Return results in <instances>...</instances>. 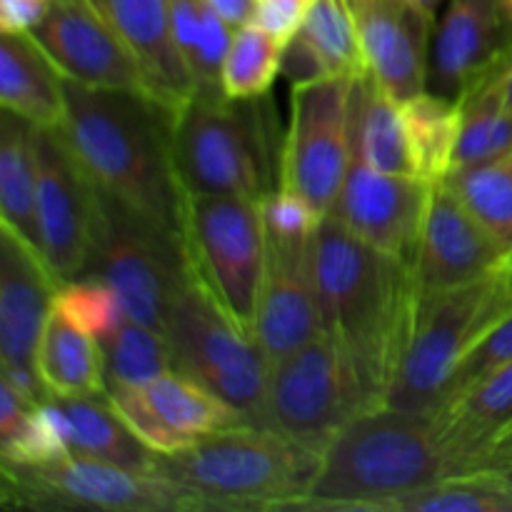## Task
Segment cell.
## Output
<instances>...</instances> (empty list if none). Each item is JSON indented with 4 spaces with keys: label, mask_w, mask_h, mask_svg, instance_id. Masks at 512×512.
<instances>
[{
    "label": "cell",
    "mask_w": 512,
    "mask_h": 512,
    "mask_svg": "<svg viewBox=\"0 0 512 512\" xmlns=\"http://www.w3.org/2000/svg\"><path fill=\"white\" fill-rule=\"evenodd\" d=\"M310 275L325 330L343 340L380 408L413 328V268L355 238L335 215H325L310 240Z\"/></svg>",
    "instance_id": "obj_1"
},
{
    "label": "cell",
    "mask_w": 512,
    "mask_h": 512,
    "mask_svg": "<svg viewBox=\"0 0 512 512\" xmlns=\"http://www.w3.org/2000/svg\"><path fill=\"white\" fill-rule=\"evenodd\" d=\"M60 135L90 180L180 235L185 190L173 158L175 113L150 95L105 90L63 78Z\"/></svg>",
    "instance_id": "obj_2"
},
{
    "label": "cell",
    "mask_w": 512,
    "mask_h": 512,
    "mask_svg": "<svg viewBox=\"0 0 512 512\" xmlns=\"http://www.w3.org/2000/svg\"><path fill=\"white\" fill-rule=\"evenodd\" d=\"M453 478L438 420L380 408L350 420L325 448L310 495L295 510H385L403 495Z\"/></svg>",
    "instance_id": "obj_3"
},
{
    "label": "cell",
    "mask_w": 512,
    "mask_h": 512,
    "mask_svg": "<svg viewBox=\"0 0 512 512\" xmlns=\"http://www.w3.org/2000/svg\"><path fill=\"white\" fill-rule=\"evenodd\" d=\"M320 463L323 453L278 430L240 425L173 455L155 453L150 473L178 485L198 510H295Z\"/></svg>",
    "instance_id": "obj_4"
},
{
    "label": "cell",
    "mask_w": 512,
    "mask_h": 512,
    "mask_svg": "<svg viewBox=\"0 0 512 512\" xmlns=\"http://www.w3.org/2000/svg\"><path fill=\"white\" fill-rule=\"evenodd\" d=\"M510 308V255L498 270L463 288L433 295L418 293L408 345L385 405L433 415L460 360Z\"/></svg>",
    "instance_id": "obj_5"
},
{
    "label": "cell",
    "mask_w": 512,
    "mask_h": 512,
    "mask_svg": "<svg viewBox=\"0 0 512 512\" xmlns=\"http://www.w3.org/2000/svg\"><path fill=\"white\" fill-rule=\"evenodd\" d=\"M253 103L195 93L175 115L173 158L185 193L265 200L278 190L280 160Z\"/></svg>",
    "instance_id": "obj_6"
},
{
    "label": "cell",
    "mask_w": 512,
    "mask_h": 512,
    "mask_svg": "<svg viewBox=\"0 0 512 512\" xmlns=\"http://www.w3.org/2000/svg\"><path fill=\"white\" fill-rule=\"evenodd\" d=\"M180 238L190 275L208 290L240 333L255 338V315L268 260L263 200L185 193Z\"/></svg>",
    "instance_id": "obj_7"
},
{
    "label": "cell",
    "mask_w": 512,
    "mask_h": 512,
    "mask_svg": "<svg viewBox=\"0 0 512 512\" xmlns=\"http://www.w3.org/2000/svg\"><path fill=\"white\" fill-rule=\"evenodd\" d=\"M85 275L115 290L125 318L165 335L170 303L188 280L183 238L95 185V228Z\"/></svg>",
    "instance_id": "obj_8"
},
{
    "label": "cell",
    "mask_w": 512,
    "mask_h": 512,
    "mask_svg": "<svg viewBox=\"0 0 512 512\" xmlns=\"http://www.w3.org/2000/svg\"><path fill=\"white\" fill-rule=\"evenodd\" d=\"M165 338L173 353V370L193 378L238 408L250 423L265 428L270 360L258 340L230 323L193 275L170 303Z\"/></svg>",
    "instance_id": "obj_9"
},
{
    "label": "cell",
    "mask_w": 512,
    "mask_h": 512,
    "mask_svg": "<svg viewBox=\"0 0 512 512\" xmlns=\"http://www.w3.org/2000/svg\"><path fill=\"white\" fill-rule=\"evenodd\" d=\"M370 398L355 360L338 335L328 333L270 365L265 428L325 453L335 435L365 410Z\"/></svg>",
    "instance_id": "obj_10"
},
{
    "label": "cell",
    "mask_w": 512,
    "mask_h": 512,
    "mask_svg": "<svg viewBox=\"0 0 512 512\" xmlns=\"http://www.w3.org/2000/svg\"><path fill=\"white\" fill-rule=\"evenodd\" d=\"M5 505L35 510L193 512V498L155 473L123 468L88 455L40 465L3 463Z\"/></svg>",
    "instance_id": "obj_11"
},
{
    "label": "cell",
    "mask_w": 512,
    "mask_h": 512,
    "mask_svg": "<svg viewBox=\"0 0 512 512\" xmlns=\"http://www.w3.org/2000/svg\"><path fill=\"white\" fill-rule=\"evenodd\" d=\"M350 88L353 78H325L295 85L290 123L280 143V185L330 215L343 190L350 140Z\"/></svg>",
    "instance_id": "obj_12"
},
{
    "label": "cell",
    "mask_w": 512,
    "mask_h": 512,
    "mask_svg": "<svg viewBox=\"0 0 512 512\" xmlns=\"http://www.w3.org/2000/svg\"><path fill=\"white\" fill-rule=\"evenodd\" d=\"M35 213L40 255L58 283L83 278L93 250L95 183L85 175L60 130L35 128Z\"/></svg>",
    "instance_id": "obj_13"
},
{
    "label": "cell",
    "mask_w": 512,
    "mask_h": 512,
    "mask_svg": "<svg viewBox=\"0 0 512 512\" xmlns=\"http://www.w3.org/2000/svg\"><path fill=\"white\" fill-rule=\"evenodd\" d=\"M108 400L130 433L158 455H173L198 440L253 425L238 408L178 370L140 388H113Z\"/></svg>",
    "instance_id": "obj_14"
},
{
    "label": "cell",
    "mask_w": 512,
    "mask_h": 512,
    "mask_svg": "<svg viewBox=\"0 0 512 512\" xmlns=\"http://www.w3.org/2000/svg\"><path fill=\"white\" fill-rule=\"evenodd\" d=\"M58 278L43 255L20 235L0 230V373L20 395L48 400L38 373L35 350L53 308Z\"/></svg>",
    "instance_id": "obj_15"
},
{
    "label": "cell",
    "mask_w": 512,
    "mask_h": 512,
    "mask_svg": "<svg viewBox=\"0 0 512 512\" xmlns=\"http://www.w3.org/2000/svg\"><path fill=\"white\" fill-rule=\"evenodd\" d=\"M28 35L63 78L90 88L150 95L138 60L93 0H53Z\"/></svg>",
    "instance_id": "obj_16"
},
{
    "label": "cell",
    "mask_w": 512,
    "mask_h": 512,
    "mask_svg": "<svg viewBox=\"0 0 512 512\" xmlns=\"http://www.w3.org/2000/svg\"><path fill=\"white\" fill-rule=\"evenodd\" d=\"M430 188L433 183L428 180L383 173L353 155L330 215L355 238L413 268Z\"/></svg>",
    "instance_id": "obj_17"
},
{
    "label": "cell",
    "mask_w": 512,
    "mask_h": 512,
    "mask_svg": "<svg viewBox=\"0 0 512 512\" xmlns=\"http://www.w3.org/2000/svg\"><path fill=\"white\" fill-rule=\"evenodd\" d=\"M508 260V250L470 215L445 180L430 188L423 233L413 263L418 293L433 295L485 278Z\"/></svg>",
    "instance_id": "obj_18"
},
{
    "label": "cell",
    "mask_w": 512,
    "mask_h": 512,
    "mask_svg": "<svg viewBox=\"0 0 512 512\" xmlns=\"http://www.w3.org/2000/svg\"><path fill=\"white\" fill-rule=\"evenodd\" d=\"M370 73L398 103L423 93L428 83L433 8L420 0H345Z\"/></svg>",
    "instance_id": "obj_19"
},
{
    "label": "cell",
    "mask_w": 512,
    "mask_h": 512,
    "mask_svg": "<svg viewBox=\"0 0 512 512\" xmlns=\"http://www.w3.org/2000/svg\"><path fill=\"white\" fill-rule=\"evenodd\" d=\"M512 50V15L503 0H450L430 45L425 90L458 100L503 65Z\"/></svg>",
    "instance_id": "obj_20"
},
{
    "label": "cell",
    "mask_w": 512,
    "mask_h": 512,
    "mask_svg": "<svg viewBox=\"0 0 512 512\" xmlns=\"http://www.w3.org/2000/svg\"><path fill=\"white\" fill-rule=\"evenodd\" d=\"M310 240H278L268 235V260L255 315V340L270 365L288 358L325 333L323 313L310 275Z\"/></svg>",
    "instance_id": "obj_21"
},
{
    "label": "cell",
    "mask_w": 512,
    "mask_h": 512,
    "mask_svg": "<svg viewBox=\"0 0 512 512\" xmlns=\"http://www.w3.org/2000/svg\"><path fill=\"white\" fill-rule=\"evenodd\" d=\"M458 475L495 473L512 455V363L435 413Z\"/></svg>",
    "instance_id": "obj_22"
},
{
    "label": "cell",
    "mask_w": 512,
    "mask_h": 512,
    "mask_svg": "<svg viewBox=\"0 0 512 512\" xmlns=\"http://www.w3.org/2000/svg\"><path fill=\"white\" fill-rule=\"evenodd\" d=\"M138 60L150 98L178 115L198 93L170 23V0H93Z\"/></svg>",
    "instance_id": "obj_23"
},
{
    "label": "cell",
    "mask_w": 512,
    "mask_h": 512,
    "mask_svg": "<svg viewBox=\"0 0 512 512\" xmlns=\"http://www.w3.org/2000/svg\"><path fill=\"white\" fill-rule=\"evenodd\" d=\"M350 140L355 158L370 168L418 178L403 105L370 70L353 78L350 88Z\"/></svg>",
    "instance_id": "obj_24"
},
{
    "label": "cell",
    "mask_w": 512,
    "mask_h": 512,
    "mask_svg": "<svg viewBox=\"0 0 512 512\" xmlns=\"http://www.w3.org/2000/svg\"><path fill=\"white\" fill-rule=\"evenodd\" d=\"M0 103L35 128L60 130L63 125V75L28 33L0 38Z\"/></svg>",
    "instance_id": "obj_25"
},
{
    "label": "cell",
    "mask_w": 512,
    "mask_h": 512,
    "mask_svg": "<svg viewBox=\"0 0 512 512\" xmlns=\"http://www.w3.org/2000/svg\"><path fill=\"white\" fill-rule=\"evenodd\" d=\"M35 373L50 398H105V358L100 340L50 308L35 350Z\"/></svg>",
    "instance_id": "obj_26"
},
{
    "label": "cell",
    "mask_w": 512,
    "mask_h": 512,
    "mask_svg": "<svg viewBox=\"0 0 512 512\" xmlns=\"http://www.w3.org/2000/svg\"><path fill=\"white\" fill-rule=\"evenodd\" d=\"M68 415L70 450L75 455L108 460L123 468L150 473L155 453H150L115 413L105 398H55Z\"/></svg>",
    "instance_id": "obj_27"
},
{
    "label": "cell",
    "mask_w": 512,
    "mask_h": 512,
    "mask_svg": "<svg viewBox=\"0 0 512 512\" xmlns=\"http://www.w3.org/2000/svg\"><path fill=\"white\" fill-rule=\"evenodd\" d=\"M0 213L3 225L40 253L35 213V158L28 120L3 110L0 123Z\"/></svg>",
    "instance_id": "obj_28"
},
{
    "label": "cell",
    "mask_w": 512,
    "mask_h": 512,
    "mask_svg": "<svg viewBox=\"0 0 512 512\" xmlns=\"http://www.w3.org/2000/svg\"><path fill=\"white\" fill-rule=\"evenodd\" d=\"M458 105L460 130L450 173L512 155V113L500 93L498 70L460 95Z\"/></svg>",
    "instance_id": "obj_29"
},
{
    "label": "cell",
    "mask_w": 512,
    "mask_h": 512,
    "mask_svg": "<svg viewBox=\"0 0 512 512\" xmlns=\"http://www.w3.org/2000/svg\"><path fill=\"white\" fill-rule=\"evenodd\" d=\"M403 113L408 123L418 178L438 183L450 173L460 130V105L445 95L423 90L405 100Z\"/></svg>",
    "instance_id": "obj_30"
},
{
    "label": "cell",
    "mask_w": 512,
    "mask_h": 512,
    "mask_svg": "<svg viewBox=\"0 0 512 512\" xmlns=\"http://www.w3.org/2000/svg\"><path fill=\"white\" fill-rule=\"evenodd\" d=\"M460 203L512 255V155L445 175Z\"/></svg>",
    "instance_id": "obj_31"
},
{
    "label": "cell",
    "mask_w": 512,
    "mask_h": 512,
    "mask_svg": "<svg viewBox=\"0 0 512 512\" xmlns=\"http://www.w3.org/2000/svg\"><path fill=\"white\" fill-rule=\"evenodd\" d=\"M105 358L108 390L140 388L158 375L173 370V353L163 333L125 318L100 343Z\"/></svg>",
    "instance_id": "obj_32"
},
{
    "label": "cell",
    "mask_w": 512,
    "mask_h": 512,
    "mask_svg": "<svg viewBox=\"0 0 512 512\" xmlns=\"http://www.w3.org/2000/svg\"><path fill=\"white\" fill-rule=\"evenodd\" d=\"M283 48L275 35L260 28L258 23H245L233 30L228 55H225L220 88L228 100L263 98L280 73Z\"/></svg>",
    "instance_id": "obj_33"
},
{
    "label": "cell",
    "mask_w": 512,
    "mask_h": 512,
    "mask_svg": "<svg viewBox=\"0 0 512 512\" xmlns=\"http://www.w3.org/2000/svg\"><path fill=\"white\" fill-rule=\"evenodd\" d=\"M388 512H512V485L495 473L458 475L393 500Z\"/></svg>",
    "instance_id": "obj_34"
},
{
    "label": "cell",
    "mask_w": 512,
    "mask_h": 512,
    "mask_svg": "<svg viewBox=\"0 0 512 512\" xmlns=\"http://www.w3.org/2000/svg\"><path fill=\"white\" fill-rule=\"evenodd\" d=\"M298 33L318 50L333 78H358L370 70L345 0H315Z\"/></svg>",
    "instance_id": "obj_35"
},
{
    "label": "cell",
    "mask_w": 512,
    "mask_h": 512,
    "mask_svg": "<svg viewBox=\"0 0 512 512\" xmlns=\"http://www.w3.org/2000/svg\"><path fill=\"white\" fill-rule=\"evenodd\" d=\"M3 463L10 465H40L68 458L70 425L68 415L55 398L43 400L30 410L25 423L10 438L0 440Z\"/></svg>",
    "instance_id": "obj_36"
},
{
    "label": "cell",
    "mask_w": 512,
    "mask_h": 512,
    "mask_svg": "<svg viewBox=\"0 0 512 512\" xmlns=\"http://www.w3.org/2000/svg\"><path fill=\"white\" fill-rule=\"evenodd\" d=\"M53 308H58L70 323L98 338L100 343L125 320V310L115 290L90 275L60 283L55 290Z\"/></svg>",
    "instance_id": "obj_37"
},
{
    "label": "cell",
    "mask_w": 512,
    "mask_h": 512,
    "mask_svg": "<svg viewBox=\"0 0 512 512\" xmlns=\"http://www.w3.org/2000/svg\"><path fill=\"white\" fill-rule=\"evenodd\" d=\"M508 363H512V308L473 345V348H470V353L460 360V365L455 368V373L450 375L448 385H445L438 410L448 408V405L455 403L460 395H465L470 388H475L480 380H485L488 375H493L495 370H500ZM438 410H435V413H438Z\"/></svg>",
    "instance_id": "obj_38"
},
{
    "label": "cell",
    "mask_w": 512,
    "mask_h": 512,
    "mask_svg": "<svg viewBox=\"0 0 512 512\" xmlns=\"http://www.w3.org/2000/svg\"><path fill=\"white\" fill-rule=\"evenodd\" d=\"M265 230L278 240H310L323 223V215L293 190L278 188L263 200Z\"/></svg>",
    "instance_id": "obj_39"
},
{
    "label": "cell",
    "mask_w": 512,
    "mask_h": 512,
    "mask_svg": "<svg viewBox=\"0 0 512 512\" xmlns=\"http://www.w3.org/2000/svg\"><path fill=\"white\" fill-rule=\"evenodd\" d=\"M313 3L315 0H258L253 23H258L285 45L290 38H295Z\"/></svg>",
    "instance_id": "obj_40"
},
{
    "label": "cell",
    "mask_w": 512,
    "mask_h": 512,
    "mask_svg": "<svg viewBox=\"0 0 512 512\" xmlns=\"http://www.w3.org/2000/svg\"><path fill=\"white\" fill-rule=\"evenodd\" d=\"M280 73L295 85L315 83V80L333 78L325 65V60L320 58L318 50L310 45V40L305 35L295 33V38H290L283 48V58H280Z\"/></svg>",
    "instance_id": "obj_41"
},
{
    "label": "cell",
    "mask_w": 512,
    "mask_h": 512,
    "mask_svg": "<svg viewBox=\"0 0 512 512\" xmlns=\"http://www.w3.org/2000/svg\"><path fill=\"white\" fill-rule=\"evenodd\" d=\"M53 0H0V30L28 33L48 13Z\"/></svg>",
    "instance_id": "obj_42"
},
{
    "label": "cell",
    "mask_w": 512,
    "mask_h": 512,
    "mask_svg": "<svg viewBox=\"0 0 512 512\" xmlns=\"http://www.w3.org/2000/svg\"><path fill=\"white\" fill-rule=\"evenodd\" d=\"M208 5L235 30L255 18L258 0H208Z\"/></svg>",
    "instance_id": "obj_43"
},
{
    "label": "cell",
    "mask_w": 512,
    "mask_h": 512,
    "mask_svg": "<svg viewBox=\"0 0 512 512\" xmlns=\"http://www.w3.org/2000/svg\"><path fill=\"white\" fill-rule=\"evenodd\" d=\"M498 85H500V93H503L505 105L512 113V50L508 58L503 60V65L498 68Z\"/></svg>",
    "instance_id": "obj_44"
},
{
    "label": "cell",
    "mask_w": 512,
    "mask_h": 512,
    "mask_svg": "<svg viewBox=\"0 0 512 512\" xmlns=\"http://www.w3.org/2000/svg\"><path fill=\"white\" fill-rule=\"evenodd\" d=\"M495 475H500V478H503V480H505V483H508V485H512V455H510V458H508V460H505V463H503V465H500V468H498V470H495Z\"/></svg>",
    "instance_id": "obj_45"
},
{
    "label": "cell",
    "mask_w": 512,
    "mask_h": 512,
    "mask_svg": "<svg viewBox=\"0 0 512 512\" xmlns=\"http://www.w3.org/2000/svg\"><path fill=\"white\" fill-rule=\"evenodd\" d=\"M420 3H423V5H428V8H435V5H438L440 0H420Z\"/></svg>",
    "instance_id": "obj_46"
},
{
    "label": "cell",
    "mask_w": 512,
    "mask_h": 512,
    "mask_svg": "<svg viewBox=\"0 0 512 512\" xmlns=\"http://www.w3.org/2000/svg\"><path fill=\"white\" fill-rule=\"evenodd\" d=\"M503 3H505V8H508V13L512 15V0H503Z\"/></svg>",
    "instance_id": "obj_47"
},
{
    "label": "cell",
    "mask_w": 512,
    "mask_h": 512,
    "mask_svg": "<svg viewBox=\"0 0 512 512\" xmlns=\"http://www.w3.org/2000/svg\"><path fill=\"white\" fill-rule=\"evenodd\" d=\"M510 263H512V255H510Z\"/></svg>",
    "instance_id": "obj_48"
}]
</instances>
